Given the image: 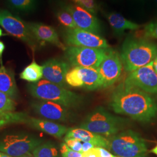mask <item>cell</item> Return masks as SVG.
<instances>
[{
	"mask_svg": "<svg viewBox=\"0 0 157 157\" xmlns=\"http://www.w3.org/2000/svg\"><path fill=\"white\" fill-rule=\"evenodd\" d=\"M109 105L116 113L139 122H150L157 116V102L151 95L124 82L112 92Z\"/></svg>",
	"mask_w": 157,
	"mask_h": 157,
	"instance_id": "cell-1",
	"label": "cell"
},
{
	"mask_svg": "<svg viewBox=\"0 0 157 157\" xmlns=\"http://www.w3.org/2000/svg\"><path fill=\"white\" fill-rule=\"evenodd\" d=\"M157 56V43L132 36L124 40L120 54L124 71L130 73L148 65Z\"/></svg>",
	"mask_w": 157,
	"mask_h": 157,
	"instance_id": "cell-2",
	"label": "cell"
},
{
	"mask_svg": "<svg viewBox=\"0 0 157 157\" xmlns=\"http://www.w3.org/2000/svg\"><path fill=\"white\" fill-rule=\"evenodd\" d=\"M129 122L128 119L115 116L99 106L86 116L78 128L103 136H112L125 129Z\"/></svg>",
	"mask_w": 157,
	"mask_h": 157,
	"instance_id": "cell-3",
	"label": "cell"
},
{
	"mask_svg": "<svg viewBox=\"0 0 157 157\" xmlns=\"http://www.w3.org/2000/svg\"><path fill=\"white\" fill-rule=\"evenodd\" d=\"M27 89L34 98L52 101L67 108L78 107L83 100L78 94L45 79L28 84Z\"/></svg>",
	"mask_w": 157,
	"mask_h": 157,
	"instance_id": "cell-4",
	"label": "cell"
},
{
	"mask_svg": "<svg viewBox=\"0 0 157 157\" xmlns=\"http://www.w3.org/2000/svg\"><path fill=\"white\" fill-rule=\"evenodd\" d=\"M108 150L118 157H146L148 151L145 140L132 130L110 137Z\"/></svg>",
	"mask_w": 157,
	"mask_h": 157,
	"instance_id": "cell-5",
	"label": "cell"
},
{
	"mask_svg": "<svg viewBox=\"0 0 157 157\" xmlns=\"http://www.w3.org/2000/svg\"><path fill=\"white\" fill-rule=\"evenodd\" d=\"M44 141L35 135L26 132H14L0 137V151L13 157L31 152Z\"/></svg>",
	"mask_w": 157,
	"mask_h": 157,
	"instance_id": "cell-6",
	"label": "cell"
},
{
	"mask_svg": "<svg viewBox=\"0 0 157 157\" xmlns=\"http://www.w3.org/2000/svg\"><path fill=\"white\" fill-rule=\"evenodd\" d=\"M108 49L69 46L64 56L71 67L97 69L106 56Z\"/></svg>",
	"mask_w": 157,
	"mask_h": 157,
	"instance_id": "cell-7",
	"label": "cell"
},
{
	"mask_svg": "<svg viewBox=\"0 0 157 157\" xmlns=\"http://www.w3.org/2000/svg\"><path fill=\"white\" fill-rule=\"evenodd\" d=\"M0 26L10 34L26 43L33 51L38 47V42L31 33L28 23L20 17L7 10H0Z\"/></svg>",
	"mask_w": 157,
	"mask_h": 157,
	"instance_id": "cell-8",
	"label": "cell"
},
{
	"mask_svg": "<svg viewBox=\"0 0 157 157\" xmlns=\"http://www.w3.org/2000/svg\"><path fill=\"white\" fill-rule=\"evenodd\" d=\"M66 82L73 87L95 90L103 88V80L97 69L76 67L70 69L66 76Z\"/></svg>",
	"mask_w": 157,
	"mask_h": 157,
	"instance_id": "cell-9",
	"label": "cell"
},
{
	"mask_svg": "<svg viewBox=\"0 0 157 157\" xmlns=\"http://www.w3.org/2000/svg\"><path fill=\"white\" fill-rule=\"evenodd\" d=\"M65 43L68 46L94 48H109L107 40L101 35L78 28H66L62 32Z\"/></svg>",
	"mask_w": 157,
	"mask_h": 157,
	"instance_id": "cell-10",
	"label": "cell"
},
{
	"mask_svg": "<svg viewBox=\"0 0 157 157\" xmlns=\"http://www.w3.org/2000/svg\"><path fill=\"white\" fill-rule=\"evenodd\" d=\"M61 7L71 13L78 28L101 35L102 26L95 15L73 3H60Z\"/></svg>",
	"mask_w": 157,
	"mask_h": 157,
	"instance_id": "cell-11",
	"label": "cell"
},
{
	"mask_svg": "<svg viewBox=\"0 0 157 157\" xmlns=\"http://www.w3.org/2000/svg\"><path fill=\"white\" fill-rule=\"evenodd\" d=\"M124 82L149 94H157V73L154 69L153 61L130 72Z\"/></svg>",
	"mask_w": 157,
	"mask_h": 157,
	"instance_id": "cell-12",
	"label": "cell"
},
{
	"mask_svg": "<svg viewBox=\"0 0 157 157\" xmlns=\"http://www.w3.org/2000/svg\"><path fill=\"white\" fill-rule=\"evenodd\" d=\"M123 65L120 54L112 49H108L107 56L97 69L103 80V88L114 84L119 78Z\"/></svg>",
	"mask_w": 157,
	"mask_h": 157,
	"instance_id": "cell-13",
	"label": "cell"
},
{
	"mask_svg": "<svg viewBox=\"0 0 157 157\" xmlns=\"http://www.w3.org/2000/svg\"><path fill=\"white\" fill-rule=\"evenodd\" d=\"M30 105L34 112L45 119L65 122L72 118L69 108L52 101H33Z\"/></svg>",
	"mask_w": 157,
	"mask_h": 157,
	"instance_id": "cell-14",
	"label": "cell"
},
{
	"mask_svg": "<svg viewBox=\"0 0 157 157\" xmlns=\"http://www.w3.org/2000/svg\"><path fill=\"white\" fill-rule=\"evenodd\" d=\"M42 66L44 79L65 88L67 84L66 76L71 67L67 62L57 58H51Z\"/></svg>",
	"mask_w": 157,
	"mask_h": 157,
	"instance_id": "cell-15",
	"label": "cell"
},
{
	"mask_svg": "<svg viewBox=\"0 0 157 157\" xmlns=\"http://www.w3.org/2000/svg\"><path fill=\"white\" fill-rule=\"evenodd\" d=\"M29 28L38 43H48L56 45L63 51L67 47L60 41L56 30L52 26L42 23H28Z\"/></svg>",
	"mask_w": 157,
	"mask_h": 157,
	"instance_id": "cell-16",
	"label": "cell"
},
{
	"mask_svg": "<svg viewBox=\"0 0 157 157\" xmlns=\"http://www.w3.org/2000/svg\"><path fill=\"white\" fill-rule=\"evenodd\" d=\"M25 124L33 129L41 131L56 138L60 139L67 132L65 126L54 122L50 120L33 118L29 116Z\"/></svg>",
	"mask_w": 157,
	"mask_h": 157,
	"instance_id": "cell-17",
	"label": "cell"
},
{
	"mask_svg": "<svg viewBox=\"0 0 157 157\" xmlns=\"http://www.w3.org/2000/svg\"><path fill=\"white\" fill-rule=\"evenodd\" d=\"M65 138H73L81 142H87L95 147H103L108 149V140L104 136L98 135L82 128H69L65 134Z\"/></svg>",
	"mask_w": 157,
	"mask_h": 157,
	"instance_id": "cell-18",
	"label": "cell"
},
{
	"mask_svg": "<svg viewBox=\"0 0 157 157\" xmlns=\"http://www.w3.org/2000/svg\"><path fill=\"white\" fill-rule=\"evenodd\" d=\"M105 13V17L111 27L113 33L117 36L124 35L126 30H137L143 26L141 25L129 21L117 12H111Z\"/></svg>",
	"mask_w": 157,
	"mask_h": 157,
	"instance_id": "cell-19",
	"label": "cell"
},
{
	"mask_svg": "<svg viewBox=\"0 0 157 157\" xmlns=\"http://www.w3.org/2000/svg\"><path fill=\"white\" fill-rule=\"evenodd\" d=\"M0 91L13 100H17L18 98L19 91L14 72L3 65L0 67Z\"/></svg>",
	"mask_w": 157,
	"mask_h": 157,
	"instance_id": "cell-20",
	"label": "cell"
},
{
	"mask_svg": "<svg viewBox=\"0 0 157 157\" xmlns=\"http://www.w3.org/2000/svg\"><path fill=\"white\" fill-rule=\"evenodd\" d=\"M43 77V66L34 61L25 67L20 74V78L32 83L38 82Z\"/></svg>",
	"mask_w": 157,
	"mask_h": 157,
	"instance_id": "cell-21",
	"label": "cell"
},
{
	"mask_svg": "<svg viewBox=\"0 0 157 157\" xmlns=\"http://www.w3.org/2000/svg\"><path fill=\"white\" fill-rule=\"evenodd\" d=\"M34 157H62L56 144L52 141L43 143L32 152Z\"/></svg>",
	"mask_w": 157,
	"mask_h": 157,
	"instance_id": "cell-22",
	"label": "cell"
},
{
	"mask_svg": "<svg viewBox=\"0 0 157 157\" xmlns=\"http://www.w3.org/2000/svg\"><path fill=\"white\" fill-rule=\"evenodd\" d=\"M8 6L15 11L28 13L37 9L38 0H6Z\"/></svg>",
	"mask_w": 157,
	"mask_h": 157,
	"instance_id": "cell-23",
	"label": "cell"
},
{
	"mask_svg": "<svg viewBox=\"0 0 157 157\" xmlns=\"http://www.w3.org/2000/svg\"><path fill=\"white\" fill-rule=\"evenodd\" d=\"M29 115L25 112H0V129L13 124H25Z\"/></svg>",
	"mask_w": 157,
	"mask_h": 157,
	"instance_id": "cell-24",
	"label": "cell"
},
{
	"mask_svg": "<svg viewBox=\"0 0 157 157\" xmlns=\"http://www.w3.org/2000/svg\"><path fill=\"white\" fill-rule=\"evenodd\" d=\"M135 36L146 39H157V19L146 24L143 29L136 33Z\"/></svg>",
	"mask_w": 157,
	"mask_h": 157,
	"instance_id": "cell-25",
	"label": "cell"
},
{
	"mask_svg": "<svg viewBox=\"0 0 157 157\" xmlns=\"http://www.w3.org/2000/svg\"><path fill=\"white\" fill-rule=\"evenodd\" d=\"M58 21L65 28H77V26L73 20V17L65 10L61 8L56 13Z\"/></svg>",
	"mask_w": 157,
	"mask_h": 157,
	"instance_id": "cell-26",
	"label": "cell"
},
{
	"mask_svg": "<svg viewBox=\"0 0 157 157\" xmlns=\"http://www.w3.org/2000/svg\"><path fill=\"white\" fill-rule=\"evenodd\" d=\"M16 102L4 93L0 91V112H14Z\"/></svg>",
	"mask_w": 157,
	"mask_h": 157,
	"instance_id": "cell-27",
	"label": "cell"
},
{
	"mask_svg": "<svg viewBox=\"0 0 157 157\" xmlns=\"http://www.w3.org/2000/svg\"><path fill=\"white\" fill-rule=\"evenodd\" d=\"M74 4L80 6L86 10L95 15L98 11V5L95 0H69Z\"/></svg>",
	"mask_w": 157,
	"mask_h": 157,
	"instance_id": "cell-28",
	"label": "cell"
},
{
	"mask_svg": "<svg viewBox=\"0 0 157 157\" xmlns=\"http://www.w3.org/2000/svg\"><path fill=\"white\" fill-rule=\"evenodd\" d=\"M59 150L62 157H82V153L73 151L65 142L60 144Z\"/></svg>",
	"mask_w": 157,
	"mask_h": 157,
	"instance_id": "cell-29",
	"label": "cell"
},
{
	"mask_svg": "<svg viewBox=\"0 0 157 157\" xmlns=\"http://www.w3.org/2000/svg\"><path fill=\"white\" fill-rule=\"evenodd\" d=\"M64 142L70 148L75 151L82 153V144L80 141L73 138L64 137Z\"/></svg>",
	"mask_w": 157,
	"mask_h": 157,
	"instance_id": "cell-30",
	"label": "cell"
},
{
	"mask_svg": "<svg viewBox=\"0 0 157 157\" xmlns=\"http://www.w3.org/2000/svg\"><path fill=\"white\" fill-rule=\"evenodd\" d=\"M96 148L97 151H98L100 157H118L114 155L106 148H104L103 147H96Z\"/></svg>",
	"mask_w": 157,
	"mask_h": 157,
	"instance_id": "cell-31",
	"label": "cell"
},
{
	"mask_svg": "<svg viewBox=\"0 0 157 157\" xmlns=\"http://www.w3.org/2000/svg\"><path fill=\"white\" fill-rule=\"evenodd\" d=\"M82 156L84 157H100L96 147L89 150L88 151L82 153Z\"/></svg>",
	"mask_w": 157,
	"mask_h": 157,
	"instance_id": "cell-32",
	"label": "cell"
},
{
	"mask_svg": "<svg viewBox=\"0 0 157 157\" xmlns=\"http://www.w3.org/2000/svg\"><path fill=\"white\" fill-rule=\"evenodd\" d=\"M94 147H95V146H94L93 144L87 143V142H84L82 144V153H83L84 152L88 151L89 150Z\"/></svg>",
	"mask_w": 157,
	"mask_h": 157,
	"instance_id": "cell-33",
	"label": "cell"
},
{
	"mask_svg": "<svg viewBox=\"0 0 157 157\" xmlns=\"http://www.w3.org/2000/svg\"><path fill=\"white\" fill-rule=\"evenodd\" d=\"M5 49H6V45L2 41L0 40V63H1V65H3L2 62V54L5 50Z\"/></svg>",
	"mask_w": 157,
	"mask_h": 157,
	"instance_id": "cell-34",
	"label": "cell"
},
{
	"mask_svg": "<svg viewBox=\"0 0 157 157\" xmlns=\"http://www.w3.org/2000/svg\"><path fill=\"white\" fill-rule=\"evenodd\" d=\"M153 67L155 72L157 73V56L155 58V59L153 61Z\"/></svg>",
	"mask_w": 157,
	"mask_h": 157,
	"instance_id": "cell-35",
	"label": "cell"
},
{
	"mask_svg": "<svg viewBox=\"0 0 157 157\" xmlns=\"http://www.w3.org/2000/svg\"><path fill=\"white\" fill-rule=\"evenodd\" d=\"M34 157V156L31 152H29V153H27L26 154H24V155H23L22 156H20V157Z\"/></svg>",
	"mask_w": 157,
	"mask_h": 157,
	"instance_id": "cell-36",
	"label": "cell"
},
{
	"mask_svg": "<svg viewBox=\"0 0 157 157\" xmlns=\"http://www.w3.org/2000/svg\"><path fill=\"white\" fill-rule=\"evenodd\" d=\"M0 157H13L10 155H8L4 152H2L0 151Z\"/></svg>",
	"mask_w": 157,
	"mask_h": 157,
	"instance_id": "cell-37",
	"label": "cell"
},
{
	"mask_svg": "<svg viewBox=\"0 0 157 157\" xmlns=\"http://www.w3.org/2000/svg\"><path fill=\"white\" fill-rule=\"evenodd\" d=\"M151 152H152V153H154V154H155L156 155H157V146H155L154 148H152L151 150Z\"/></svg>",
	"mask_w": 157,
	"mask_h": 157,
	"instance_id": "cell-38",
	"label": "cell"
},
{
	"mask_svg": "<svg viewBox=\"0 0 157 157\" xmlns=\"http://www.w3.org/2000/svg\"><path fill=\"white\" fill-rule=\"evenodd\" d=\"M6 34H4L3 33V31H2V30L0 28V37H1L2 36H6Z\"/></svg>",
	"mask_w": 157,
	"mask_h": 157,
	"instance_id": "cell-39",
	"label": "cell"
},
{
	"mask_svg": "<svg viewBox=\"0 0 157 157\" xmlns=\"http://www.w3.org/2000/svg\"><path fill=\"white\" fill-rule=\"evenodd\" d=\"M135 2H143V0H132Z\"/></svg>",
	"mask_w": 157,
	"mask_h": 157,
	"instance_id": "cell-40",
	"label": "cell"
},
{
	"mask_svg": "<svg viewBox=\"0 0 157 157\" xmlns=\"http://www.w3.org/2000/svg\"><path fill=\"white\" fill-rule=\"evenodd\" d=\"M154 1H155V4H156V6H157V0H154Z\"/></svg>",
	"mask_w": 157,
	"mask_h": 157,
	"instance_id": "cell-41",
	"label": "cell"
},
{
	"mask_svg": "<svg viewBox=\"0 0 157 157\" xmlns=\"http://www.w3.org/2000/svg\"><path fill=\"white\" fill-rule=\"evenodd\" d=\"M147 1V0H143V2H144V1Z\"/></svg>",
	"mask_w": 157,
	"mask_h": 157,
	"instance_id": "cell-42",
	"label": "cell"
},
{
	"mask_svg": "<svg viewBox=\"0 0 157 157\" xmlns=\"http://www.w3.org/2000/svg\"><path fill=\"white\" fill-rule=\"evenodd\" d=\"M82 157H83V156H82Z\"/></svg>",
	"mask_w": 157,
	"mask_h": 157,
	"instance_id": "cell-43",
	"label": "cell"
}]
</instances>
